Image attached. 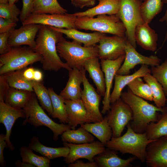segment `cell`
Wrapping results in <instances>:
<instances>
[{"label":"cell","mask_w":167,"mask_h":167,"mask_svg":"<svg viewBox=\"0 0 167 167\" xmlns=\"http://www.w3.org/2000/svg\"><path fill=\"white\" fill-rule=\"evenodd\" d=\"M35 69L32 67H29L24 69L23 72L24 77L28 80L33 81Z\"/></svg>","instance_id":"cell-49"},{"label":"cell","mask_w":167,"mask_h":167,"mask_svg":"<svg viewBox=\"0 0 167 167\" xmlns=\"http://www.w3.org/2000/svg\"><path fill=\"white\" fill-rule=\"evenodd\" d=\"M62 34L50 26L41 24L33 49L41 56V62L44 70L58 71L63 68L69 71L72 69L61 60L58 54L57 44L63 36Z\"/></svg>","instance_id":"cell-1"},{"label":"cell","mask_w":167,"mask_h":167,"mask_svg":"<svg viewBox=\"0 0 167 167\" xmlns=\"http://www.w3.org/2000/svg\"><path fill=\"white\" fill-rule=\"evenodd\" d=\"M15 165L17 167H35V166L30 164L26 163L19 160L15 162Z\"/></svg>","instance_id":"cell-52"},{"label":"cell","mask_w":167,"mask_h":167,"mask_svg":"<svg viewBox=\"0 0 167 167\" xmlns=\"http://www.w3.org/2000/svg\"><path fill=\"white\" fill-rule=\"evenodd\" d=\"M33 92L10 87L4 102L11 106L23 109L29 101Z\"/></svg>","instance_id":"cell-31"},{"label":"cell","mask_w":167,"mask_h":167,"mask_svg":"<svg viewBox=\"0 0 167 167\" xmlns=\"http://www.w3.org/2000/svg\"><path fill=\"white\" fill-rule=\"evenodd\" d=\"M67 12L57 0H35L32 14H63Z\"/></svg>","instance_id":"cell-33"},{"label":"cell","mask_w":167,"mask_h":167,"mask_svg":"<svg viewBox=\"0 0 167 167\" xmlns=\"http://www.w3.org/2000/svg\"><path fill=\"white\" fill-rule=\"evenodd\" d=\"M69 71V79L60 95L65 100H76L81 98L80 86L83 82V76L80 70L72 68Z\"/></svg>","instance_id":"cell-21"},{"label":"cell","mask_w":167,"mask_h":167,"mask_svg":"<svg viewBox=\"0 0 167 167\" xmlns=\"http://www.w3.org/2000/svg\"><path fill=\"white\" fill-rule=\"evenodd\" d=\"M161 59L157 56H146L139 54L127 39L125 47V56L123 62L117 74L127 75L131 70L139 64L146 65L151 66L160 64Z\"/></svg>","instance_id":"cell-13"},{"label":"cell","mask_w":167,"mask_h":167,"mask_svg":"<svg viewBox=\"0 0 167 167\" xmlns=\"http://www.w3.org/2000/svg\"><path fill=\"white\" fill-rule=\"evenodd\" d=\"M5 135L2 133L0 135V165L2 167L6 166V162L4 156V151L7 147L5 140Z\"/></svg>","instance_id":"cell-46"},{"label":"cell","mask_w":167,"mask_h":167,"mask_svg":"<svg viewBox=\"0 0 167 167\" xmlns=\"http://www.w3.org/2000/svg\"><path fill=\"white\" fill-rule=\"evenodd\" d=\"M63 145L70 149L68 155L64 160L65 163L68 164L81 158L94 161V157L105 149V145L100 141L79 144L63 142Z\"/></svg>","instance_id":"cell-11"},{"label":"cell","mask_w":167,"mask_h":167,"mask_svg":"<svg viewBox=\"0 0 167 167\" xmlns=\"http://www.w3.org/2000/svg\"><path fill=\"white\" fill-rule=\"evenodd\" d=\"M141 0H121L119 9L116 15L125 27L126 38L135 48L137 45L135 37L136 28L144 23L140 11Z\"/></svg>","instance_id":"cell-8"},{"label":"cell","mask_w":167,"mask_h":167,"mask_svg":"<svg viewBox=\"0 0 167 167\" xmlns=\"http://www.w3.org/2000/svg\"><path fill=\"white\" fill-rule=\"evenodd\" d=\"M141 77L137 78L127 85L134 94L145 100L153 101V98L151 88L146 83H144Z\"/></svg>","instance_id":"cell-39"},{"label":"cell","mask_w":167,"mask_h":167,"mask_svg":"<svg viewBox=\"0 0 167 167\" xmlns=\"http://www.w3.org/2000/svg\"><path fill=\"white\" fill-rule=\"evenodd\" d=\"M77 17L73 14H32L22 23V25L35 24L46 25L59 28H76Z\"/></svg>","instance_id":"cell-12"},{"label":"cell","mask_w":167,"mask_h":167,"mask_svg":"<svg viewBox=\"0 0 167 167\" xmlns=\"http://www.w3.org/2000/svg\"><path fill=\"white\" fill-rule=\"evenodd\" d=\"M17 25V23L0 17V33H10Z\"/></svg>","instance_id":"cell-43"},{"label":"cell","mask_w":167,"mask_h":167,"mask_svg":"<svg viewBox=\"0 0 167 167\" xmlns=\"http://www.w3.org/2000/svg\"><path fill=\"white\" fill-rule=\"evenodd\" d=\"M143 80L150 86L153 100L156 106L159 108L165 106L167 99L161 84L151 74L148 73L143 77Z\"/></svg>","instance_id":"cell-34"},{"label":"cell","mask_w":167,"mask_h":167,"mask_svg":"<svg viewBox=\"0 0 167 167\" xmlns=\"http://www.w3.org/2000/svg\"><path fill=\"white\" fill-rule=\"evenodd\" d=\"M120 98L130 108L133 118L129 123L132 129L138 133H144L149 123L158 120V112L161 113L165 110V106L159 108L150 104L134 94L128 88L127 91L122 92Z\"/></svg>","instance_id":"cell-2"},{"label":"cell","mask_w":167,"mask_h":167,"mask_svg":"<svg viewBox=\"0 0 167 167\" xmlns=\"http://www.w3.org/2000/svg\"><path fill=\"white\" fill-rule=\"evenodd\" d=\"M43 75L41 71L38 69H35L33 81L36 82H43Z\"/></svg>","instance_id":"cell-51"},{"label":"cell","mask_w":167,"mask_h":167,"mask_svg":"<svg viewBox=\"0 0 167 167\" xmlns=\"http://www.w3.org/2000/svg\"><path fill=\"white\" fill-rule=\"evenodd\" d=\"M160 114L159 119L155 122H152L148 126L145 133L148 139L154 140L167 135V107Z\"/></svg>","instance_id":"cell-29"},{"label":"cell","mask_w":167,"mask_h":167,"mask_svg":"<svg viewBox=\"0 0 167 167\" xmlns=\"http://www.w3.org/2000/svg\"><path fill=\"white\" fill-rule=\"evenodd\" d=\"M25 117L23 109L11 106L4 101H0V122L4 125L6 128L5 140L6 148L12 151H14L15 147L10 140L12 127L18 119L20 118H25Z\"/></svg>","instance_id":"cell-18"},{"label":"cell","mask_w":167,"mask_h":167,"mask_svg":"<svg viewBox=\"0 0 167 167\" xmlns=\"http://www.w3.org/2000/svg\"><path fill=\"white\" fill-rule=\"evenodd\" d=\"M68 124L72 129H75L79 125L90 123L87 117L86 109L81 99L65 100Z\"/></svg>","instance_id":"cell-19"},{"label":"cell","mask_w":167,"mask_h":167,"mask_svg":"<svg viewBox=\"0 0 167 167\" xmlns=\"http://www.w3.org/2000/svg\"><path fill=\"white\" fill-rule=\"evenodd\" d=\"M10 33H0V54L2 55L9 52L11 48L8 42Z\"/></svg>","instance_id":"cell-44"},{"label":"cell","mask_w":167,"mask_h":167,"mask_svg":"<svg viewBox=\"0 0 167 167\" xmlns=\"http://www.w3.org/2000/svg\"><path fill=\"white\" fill-rule=\"evenodd\" d=\"M50 26L53 29L65 34L67 38L83 44L86 47L96 45L102 38L106 36L105 34L99 32L88 33L79 31L75 28L66 29Z\"/></svg>","instance_id":"cell-23"},{"label":"cell","mask_w":167,"mask_h":167,"mask_svg":"<svg viewBox=\"0 0 167 167\" xmlns=\"http://www.w3.org/2000/svg\"><path fill=\"white\" fill-rule=\"evenodd\" d=\"M162 1L163 3H165L167 5V0H162ZM159 22L161 23H165L166 24L167 29L162 45L160 47L158 50L161 49L163 47V45L167 40V8L164 15L159 19Z\"/></svg>","instance_id":"cell-50"},{"label":"cell","mask_w":167,"mask_h":167,"mask_svg":"<svg viewBox=\"0 0 167 167\" xmlns=\"http://www.w3.org/2000/svg\"><path fill=\"white\" fill-rule=\"evenodd\" d=\"M48 90L53 108L52 118L58 119L63 123L68 124L65 100L60 95L56 93L52 88H49Z\"/></svg>","instance_id":"cell-32"},{"label":"cell","mask_w":167,"mask_h":167,"mask_svg":"<svg viewBox=\"0 0 167 167\" xmlns=\"http://www.w3.org/2000/svg\"><path fill=\"white\" fill-rule=\"evenodd\" d=\"M80 126L96 137L105 146L112 136V130L107 116L101 121L92 123H86Z\"/></svg>","instance_id":"cell-28"},{"label":"cell","mask_w":167,"mask_h":167,"mask_svg":"<svg viewBox=\"0 0 167 167\" xmlns=\"http://www.w3.org/2000/svg\"><path fill=\"white\" fill-rule=\"evenodd\" d=\"M35 0H23V6L19 16V19L22 23L32 14Z\"/></svg>","instance_id":"cell-42"},{"label":"cell","mask_w":167,"mask_h":167,"mask_svg":"<svg viewBox=\"0 0 167 167\" xmlns=\"http://www.w3.org/2000/svg\"><path fill=\"white\" fill-rule=\"evenodd\" d=\"M80 70L83 76L84 87L81 91V99L86 109L87 118L90 122L101 121L104 118L99 109L101 96L88 81L84 68Z\"/></svg>","instance_id":"cell-10"},{"label":"cell","mask_w":167,"mask_h":167,"mask_svg":"<svg viewBox=\"0 0 167 167\" xmlns=\"http://www.w3.org/2000/svg\"><path fill=\"white\" fill-rule=\"evenodd\" d=\"M166 103L167 104V100H166Z\"/></svg>","instance_id":"cell-55"},{"label":"cell","mask_w":167,"mask_h":167,"mask_svg":"<svg viewBox=\"0 0 167 167\" xmlns=\"http://www.w3.org/2000/svg\"><path fill=\"white\" fill-rule=\"evenodd\" d=\"M121 0H100L98 5L83 12L73 14L77 17L86 16L93 17L103 15H116L119 9Z\"/></svg>","instance_id":"cell-25"},{"label":"cell","mask_w":167,"mask_h":167,"mask_svg":"<svg viewBox=\"0 0 167 167\" xmlns=\"http://www.w3.org/2000/svg\"><path fill=\"white\" fill-rule=\"evenodd\" d=\"M42 57L29 47H14L0 56V75L23 69L28 66L41 62Z\"/></svg>","instance_id":"cell-6"},{"label":"cell","mask_w":167,"mask_h":167,"mask_svg":"<svg viewBox=\"0 0 167 167\" xmlns=\"http://www.w3.org/2000/svg\"><path fill=\"white\" fill-rule=\"evenodd\" d=\"M125 56V54L115 60L101 59L100 64L104 74L105 84V92L102 101L103 106L101 111L102 114H105L110 108V91L113 82L123 62Z\"/></svg>","instance_id":"cell-15"},{"label":"cell","mask_w":167,"mask_h":167,"mask_svg":"<svg viewBox=\"0 0 167 167\" xmlns=\"http://www.w3.org/2000/svg\"><path fill=\"white\" fill-rule=\"evenodd\" d=\"M99 1L100 0H98Z\"/></svg>","instance_id":"cell-56"},{"label":"cell","mask_w":167,"mask_h":167,"mask_svg":"<svg viewBox=\"0 0 167 167\" xmlns=\"http://www.w3.org/2000/svg\"><path fill=\"white\" fill-rule=\"evenodd\" d=\"M26 115L22 122L23 125L28 123L37 127L41 126H46L52 131L53 139L57 141L58 136L65 131L71 129L68 124H58L53 121L45 113L38 103L37 97L33 92L29 101L23 109Z\"/></svg>","instance_id":"cell-5"},{"label":"cell","mask_w":167,"mask_h":167,"mask_svg":"<svg viewBox=\"0 0 167 167\" xmlns=\"http://www.w3.org/2000/svg\"><path fill=\"white\" fill-rule=\"evenodd\" d=\"M29 147L22 146L19 149L20 154L23 162L37 167H49L50 159L43 156L35 154Z\"/></svg>","instance_id":"cell-37"},{"label":"cell","mask_w":167,"mask_h":167,"mask_svg":"<svg viewBox=\"0 0 167 167\" xmlns=\"http://www.w3.org/2000/svg\"><path fill=\"white\" fill-rule=\"evenodd\" d=\"M98 57L90 58L85 62L84 68L88 71L89 77L96 85L97 92L104 96L105 92V84L104 72L101 68V64Z\"/></svg>","instance_id":"cell-26"},{"label":"cell","mask_w":167,"mask_h":167,"mask_svg":"<svg viewBox=\"0 0 167 167\" xmlns=\"http://www.w3.org/2000/svg\"><path fill=\"white\" fill-rule=\"evenodd\" d=\"M9 0H0V3H8Z\"/></svg>","instance_id":"cell-54"},{"label":"cell","mask_w":167,"mask_h":167,"mask_svg":"<svg viewBox=\"0 0 167 167\" xmlns=\"http://www.w3.org/2000/svg\"><path fill=\"white\" fill-rule=\"evenodd\" d=\"M10 88L4 75L0 76V101H4L6 96Z\"/></svg>","instance_id":"cell-45"},{"label":"cell","mask_w":167,"mask_h":167,"mask_svg":"<svg viewBox=\"0 0 167 167\" xmlns=\"http://www.w3.org/2000/svg\"><path fill=\"white\" fill-rule=\"evenodd\" d=\"M106 116L112 130V137L114 138L121 136L125 126L133 118L130 108L121 98L111 104Z\"/></svg>","instance_id":"cell-9"},{"label":"cell","mask_w":167,"mask_h":167,"mask_svg":"<svg viewBox=\"0 0 167 167\" xmlns=\"http://www.w3.org/2000/svg\"><path fill=\"white\" fill-rule=\"evenodd\" d=\"M148 73H151L148 66L142 65L138 70L132 74L122 75L116 74L114 79L113 89L110 94V103L120 98L123 89L128 84L137 78L143 77Z\"/></svg>","instance_id":"cell-22"},{"label":"cell","mask_w":167,"mask_h":167,"mask_svg":"<svg viewBox=\"0 0 167 167\" xmlns=\"http://www.w3.org/2000/svg\"><path fill=\"white\" fill-rule=\"evenodd\" d=\"M33 88L37 99L43 109L47 112L49 115L53 112L51 101L48 89L44 85L42 82L33 81Z\"/></svg>","instance_id":"cell-38"},{"label":"cell","mask_w":167,"mask_h":167,"mask_svg":"<svg viewBox=\"0 0 167 167\" xmlns=\"http://www.w3.org/2000/svg\"><path fill=\"white\" fill-rule=\"evenodd\" d=\"M71 1L72 4L75 6L83 8L93 5L95 0H71Z\"/></svg>","instance_id":"cell-48"},{"label":"cell","mask_w":167,"mask_h":167,"mask_svg":"<svg viewBox=\"0 0 167 167\" xmlns=\"http://www.w3.org/2000/svg\"><path fill=\"white\" fill-rule=\"evenodd\" d=\"M149 24L144 23L136 27L135 33V39L137 44L143 49L156 52L157 48L158 35Z\"/></svg>","instance_id":"cell-20"},{"label":"cell","mask_w":167,"mask_h":167,"mask_svg":"<svg viewBox=\"0 0 167 167\" xmlns=\"http://www.w3.org/2000/svg\"><path fill=\"white\" fill-rule=\"evenodd\" d=\"M19 0H9L8 3L10 5H13L17 2Z\"/></svg>","instance_id":"cell-53"},{"label":"cell","mask_w":167,"mask_h":167,"mask_svg":"<svg viewBox=\"0 0 167 167\" xmlns=\"http://www.w3.org/2000/svg\"><path fill=\"white\" fill-rule=\"evenodd\" d=\"M24 69L3 75L10 87L33 92V81L28 80L24 77L23 74Z\"/></svg>","instance_id":"cell-35"},{"label":"cell","mask_w":167,"mask_h":167,"mask_svg":"<svg viewBox=\"0 0 167 167\" xmlns=\"http://www.w3.org/2000/svg\"><path fill=\"white\" fill-rule=\"evenodd\" d=\"M151 74L162 85L167 96V59L161 65L151 66Z\"/></svg>","instance_id":"cell-40"},{"label":"cell","mask_w":167,"mask_h":167,"mask_svg":"<svg viewBox=\"0 0 167 167\" xmlns=\"http://www.w3.org/2000/svg\"><path fill=\"white\" fill-rule=\"evenodd\" d=\"M61 135L63 142L75 144L90 143L95 139L92 135L81 126L76 130L68 129Z\"/></svg>","instance_id":"cell-30"},{"label":"cell","mask_w":167,"mask_h":167,"mask_svg":"<svg viewBox=\"0 0 167 167\" xmlns=\"http://www.w3.org/2000/svg\"><path fill=\"white\" fill-rule=\"evenodd\" d=\"M75 24L76 28L125 36V27L116 15H100L96 18L86 16L77 17Z\"/></svg>","instance_id":"cell-7"},{"label":"cell","mask_w":167,"mask_h":167,"mask_svg":"<svg viewBox=\"0 0 167 167\" xmlns=\"http://www.w3.org/2000/svg\"><path fill=\"white\" fill-rule=\"evenodd\" d=\"M126 126L127 131L123 135L117 138L112 137L105 146L123 154H131L144 162L145 161L147 147L150 143L155 140L148 139L145 132L136 133L129 123Z\"/></svg>","instance_id":"cell-3"},{"label":"cell","mask_w":167,"mask_h":167,"mask_svg":"<svg viewBox=\"0 0 167 167\" xmlns=\"http://www.w3.org/2000/svg\"><path fill=\"white\" fill-rule=\"evenodd\" d=\"M145 161L151 167H167V135L155 140L148 145Z\"/></svg>","instance_id":"cell-17"},{"label":"cell","mask_w":167,"mask_h":167,"mask_svg":"<svg viewBox=\"0 0 167 167\" xmlns=\"http://www.w3.org/2000/svg\"><path fill=\"white\" fill-rule=\"evenodd\" d=\"M41 26L40 24H31L14 29L10 33L9 45L12 47L26 45L33 49L36 45L35 38Z\"/></svg>","instance_id":"cell-16"},{"label":"cell","mask_w":167,"mask_h":167,"mask_svg":"<svg viewBox=\"0 0 167 167\" xmlns=\"http://www.w3.org/2000/svg\"><path fill=\"white\" fill-rule=\"evenodd\" d=\"M57 49L59 57L66 61L71 68H75L80 70L84 68L87 60L98 57V45L83 46L75 41H68L63 36L57 44Z\"/></svg>","instance_id":"cell-4"},{"label":"cell","mask_w":167,"mask_h":167,"mask_svg":"<svg viewBox=\"0 0 167 167\" xmlns=\"http://www.w3.org/2000/svg\"><path fill=\"white\" fill-rule=\"evenodd\" d=\"M126 37L106 36L99 42L98 57L101 59L115 60L125 54Z\"/></svg>","instance_id":"cell-14"},{"label":"cell","mask_w":167,"mask_h":167,"mask_svg":"<svg viewBox=\"0 0 167 167\" xmlns=\"http://www.w3.org/2000/svg\"><path fill=\"white\" fill-rule=\"evenodd\" d=\"M21 11L15 4L10 5L8 3H0V17L17 23L19 21L18 16Z\"/></svg>","instance_id":"cell-41"},{"label":"cell","mask_w":167,"mask_h":167,"mask_svg":"<svg viewBox=\"0 0 167 167\" xmlns=\"http://www.w3.org/2000/svg\"><path fill=\"white\" fill-rule=\"evenodd\" d=\"M69 167H98L97 163L95 161L84 162L82 160H77L75 162L68 164Z\"/></svg>","instance_id":"cell-47"},{"label":"cell","mask_w":167,"mask_h":167,"mask_svg":"<svg viewBox=\"0 0 167 167\" xmlns=\"http://www.w3.org/2000/svg\"><path fill=\"white\" fill-rule=\"evenodd\" d=\"M163 4L162 0H144L140 7L141 14L144 23L149 24L161 11Z\"/></svg>","instance_id":"cell-36"},{"label":"cell","mask_w":167,"mask_h":167,"mask_svg":"<svg viewBox=\"0 0 167 167\" xmlns=\"http://www.w3.org/2000/svg\"><path fill=\"white\" fill-rule=\"evenodd\" d=\"M28 147L50 159L62 157L65 158L70 151L69 148L67 147L55 148L45 146L40 142L39 138L36 136H33L31 139Z\"/></svg>","instance_id":"cell-27"},{"label":"cell","mask_w":167,"mask_h":167,"mask_svg":"<svg viewBox=\"0 0 167 167\" xmlns=\"http://www.w3.org/2000/svg\"><path fill=\"white\" fill-rule=\"evenodd\" d=\"M117 151L109 148L97 155L94 160L100 167H128L136 158L134 156L126 159L120 157Z\"/></svg>","instance_id":"cell-24"}]
</instances>
